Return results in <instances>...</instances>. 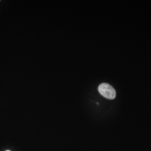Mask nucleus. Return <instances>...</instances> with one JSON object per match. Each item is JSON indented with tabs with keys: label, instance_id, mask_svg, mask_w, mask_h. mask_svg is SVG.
<instances>
[{
	"label": "nucleus",
	"instance_id": "1",
	"mask_svg": "<svg viewBox=\"0 0 151 151\" xmlns=\"http://www.w3.org/2000/svg\"><path fill=\"white\" fill-rule=\"evenodd\" d=\"M98 91L103 96L109 100H113L116 97L115 90L107 83L100 84L98 87Z\"/></svg>",
	"mask_w": 151,
	"mask_h": 151
},
{
	"label": "nucleus",
	"instance_id": "2",
	"mask_svg": "<svg viewBox=\"0 0 151 151\" xmlns=\"http://www.w3.org/2000/svg\"></svg>",
	"mask_w": 151,
	"mask_h": 151
}]
</instances>
